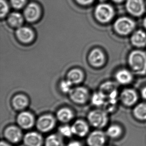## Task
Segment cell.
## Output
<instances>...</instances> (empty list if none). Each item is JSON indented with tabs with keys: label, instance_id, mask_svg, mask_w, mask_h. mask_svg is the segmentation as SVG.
<instances>
[{
	"label": "cell",
	"instance_id": "obj_1",
	"mask_svg": "<svg viewBox=\"0 0 146 146\" xmlns=\"http://www.w3.org/2000/svg\"><path fill=\"white\" fill-rule=\"evenodd\" d=\"M128 62L135 73L143 75L146 73V53L139 50L133 51L129 56Z\"/></svg>",
	"mask_w": 146,
	"mask_h": 146
},
{
	"label": "cell",
	"instance_id": "obj_2",
	"mask_svg": "<svg viewBox=\"0 0 146 146\" xmlns=\"http://www.w3.org/2000/svg\"><path fill=\"white\" fill-rule=\"evenodd\" d=\"M136 24L134 21L127 17L118 18L114 24L115 31L121 35H127L134 30Z\"/></svg>",
	"mask_w": 146,
	"mask_h": 146
},
{
	"label": "cell",
	"instance_id": "obj_3",
	"mask_svg": "<svg viewBox=\"0 0 146 146\" xmlns=\"http://www.w3.org/2000/svg\"><path fill=\"white\" fill-rule=\"evenodd\" d=\"M114 15V9L109 4H99L95 9V17L101 23H106L110 22Z\"/></svg>",
	"mask_w": 146,
	"mask_h": 146
},
{
	"label": "cell",
	"instance_id": "obj_4",
	"mask_svg": "<svg viewBox=\"0 0 146 146\" xmlns=\"http://www.w3.org/2000/svg\"><path fill=\"white\" fill-rule=\"evenodd\" d=\"M88 120L92 126L97 128H102L108 122L106 113L100 110L91 111L88 116Z\"/></svg>",
	"mask_w": 146,
	"mask_h": 146
},
{
	"label": "cell",
	"instance_id": "obj_5",
	"mask_svg": "<svg viewBox=\"0 0 146 146\" xmlns=\"http://www.w3.org/2000/svg\"><path fill=\"white\" fill-rule=\"evenodd\" d=\"M125 7L129 14L134 17H140L145 12L144 0H126Z\"/></svg>",
	"mask_w": 146,
	"mask_h": 146
},
{
	"label": "cell",
	"instance_id": "obj_6",
	"mask_svg": "<svg viewBox=\"0 0 146 146\" xmlns=\"http://www.w3.org/2000/svg\"><path fill=\"white\" fill-rule=\"evenodd\" d=\"M55 120L50 115H45L38 119L36 127L41 132L46 133L51 131L54 127Z\"/></svg>",
	"mask_w": 146,
	"mask_h": 146
},
{
	"label": "cell",
	"instance_id": "obj_7",
	"mask_svg": "<svg viewBox=\"0 0 146 146\" xmlns=\"http://www.w3.org/2000/svg\"><path fill=\"white\" fill-rule=\"evenodd\" d=\"M69 94L71 100L78 104L84 103L87 100L89 96V93L87 89L83 87L72 88Z\"/></svg>",
	"mask_w": 146,
	"mask_h": 146
},
{
	"label": "cell",
	"instance_id": "obj_8",
	"mask_svg": "<svg viewBox=\"0 0 146 146\" xmlns=\"http://www.w3.org/2000/svg\"><path fill=\"white\" fill-rule=\"evenodd\" d=\"M4 136L10 142L16 144L19 142L23 137L21 129L15 126H10L4 131Z\"/></svg>",
	"mask_w": 146,
	"mask_h": 146
},
{
	"label": "cell",
	"instance_id": "obj_9",
	"mask_svg": "<svg viewBox=\"0 0 146 146\" xmlns=\"http://www.w3.org/2000/svg\"><path fill=\"white\" fill-rule=\"evenodd\" d=\"M40 15V7L34 3L29 4L24 11L25 18L28 22H35L39 19Z\"/></svg>",
	"mask_w": 146,
	"mask_h": 146
},
{
	"label": "cell",
	"instance_id": "obj_10",
	"mask_svg": "<svg viewBox=\"0 0 146 146\" xmlns=\"http://www.w3.org/2000/svg\"><path fill=\"white\" fill-rule=\"evenodd\" d=\"M105 142L106 135L101 131H94L87 139V144L89 146H103Z\"/></svg>",
	"mask_w": 146,
	"mask_h": 146
},
{
	"label": "cell",
	"instance_id": "obj_11",
	"mask_svg": "<svg viewBox=\"0 0 146 146\" xmlns=\"http://www.w3.org/2000/svg\"><path fill=\"white\" fill-rule=\"evenodd\" d=\"M17 123L21 128L26 130L29 129L34 126L35 118L31 113L23 112L18 115Z\"/></svg>",
	"mask_w": 146,
	"mask_h": 146
},
{
	"label": "cell",
	"instance_id": "obj_12",
	"mask_svg": "<svg viewBox=\"0 0 146 146\" xmlns=\"http://www.w3.org/2000/svg\"><path fill=\"white\" fill-rule=\"evenodd\" d=\"M24 143L26 146H42L44 139L40 133L31 132L27 133L24 137Z\"/></svg>",
	"mask_w": 146,
	"mask_h": 146
},
{
	"label": "cell",
	"instance_id": "obj_13",
	"mask_svg": "<svg viewBox=\"0 0 146 146\" xmlns=\"http://www.w3.org/2000/svg\"><path fill=\"white\" fill-rule=\"evenodd\" d=\"M16 36L18 40L23 43H29L34 38V34L30 28L21 27L16 31Z\"/></svg>",
	"mask_w": 146,
	"mask_h": 146
},
{
	"label": "cell",
	"instance_id": "obj_14",
	"mask_svg": "<svg viewBox=\"0 0 146 146\" xmlns=\"http://www.w3.org/2000/svg\"><path fill=\"white\" fill-rule=\"evenodd\" d=\"M88 59L89 62L92 66L100 67L104 63V54L100 49H93L89 54Z\"/></svg>",
	"mask_w": 146,
	"mask_h": 146
},
{
	"label": "cell",
	"instance_id": "obj_15",
	"mask_svg": "<svg viewBox=\"0 0 146 146\" xmlns=\"http://www.w3.org/2000/svg\"><path fill=\"white\" fill-rule=\"evenodd\" d=\"M73 135L79 137H83L88 134L89 126L87 123L83 120H77L73 123L71 126Z\"/></svg>",
	"mask_w": 146,
	"mask_h": 146
},
{
	"label": "cell",
	"instance_id": "obj_16",
	"mask_svg": "<svg viewBox=\"0 0 146 146\" xmlns=\"http://www.w3.org/2000/svg\"><path fill=\"white\" fill-rule=\"evenodd\" d=\"M121 99L124 104L126 106H131L136 102L138 96L134 90L125 89L121 93Z\"/></svg>",
	"mask_w": 146,
	"mask_h": 146
},
{
	"label": "cell",
	"instance_id": "obj_17",
	"mask_svg": "<svg viewBox=\"0 0 146 146\" xmlns=\"http://www.w3.org/2000/svg\"><path fill=\"white\" fill-rule=\"evenodd\" d=\"M133 45L137 47H144L146 45V33L142 30H138L133 34L131 38Z\"/></svg>",
	"mask_w": 146,
	"mask_h": 146
},
{
	"label": "cell",
	"instance_id": "obj_18",
	"mask_svg": "<svg viewBox=\"0 0 146 146\" xmlns=\"http://www.w3.org/2000/svg\"><path fill=\"white\" fill-rule=\"evenodd\" d=\"M12 104L16 109L21 110L28 106L29 100L27 97L25 95L19 94L15 96L13 99Z\"/></svg>",
	"mask_w": 146,
	"mask_h": 146
},
{
	"label": "cell",
	"instance_id": "obj_19",
	"mask_svg": "<svg viewBox=\"0 0 146 146\" xmlns=\"http://www.w3.org/2000/svg\"><path fill=\"white\" fill-rule=\"evenodd\" d=\"M84 78L83 73L79 69H73L69 71L67 79L73 84H77L82 82Z\"/></svg>",
	"mask_w": 146,
	"mask_h": 146
},
{
	"label": "cell",
	"instance_id": "obj_20",
	"mask_svg": "<svg viewBox=\"0 0 146 146\" xmlns=\"http://www.w3.org/2000/svg\"><path fill=\"white\" fill-rule=\"evenodd\" d=\"M116 79L119 83L122 84H127L130 83L132 80V74L126 69H122L119 70L116 74Z\"/></svg>",
	"mask_w": 146,
	"mask_h": 146
},
{
	"label": "cell",
	"instance_id": "obj_21",
	"mask_svg": "<svg viewBox=\"0 0 146 146\" xmlns=\"http://www.w3.org/2000/svg\"><path fill=\"white\" fill-rule=\"evenodd\" d=\"M45 146H64L63 139L60 135L51 134L46 137L44 141Z\"/></svg>",
	"mask_w": 146,
	"mask_h": 146
},
{
	"label": "cell",
	"instance_id": "obj_22",
	"mask_svg": "<svg viewBox=\"0 0 146 146\" xmlns=\"http://www.w3.org/2000/svg\"><path fill=\"white\" fill-rule=\"evenodd\" d=\"M8 23L15 28H20L24 22V18L21 14L14 12L10 14L8 17Z\"/></svg>",
	"mask_w": 146,
	"mask_h": 146
},
{
	"label": "cell",
	"instance_id": "obj_23",
	"mask_svg": "<svg viewBox=\"0 0 146 146\" xmlns=\"http://www.w3.org/2000/svg\"><path fill=\"white\" fill-rule=\"evenodd\" d=\"M57 118L61 122L67 123L69 122L73 118V113L69 109L64 108L58 111Z\"/></svg>",
	"mask_w": 146,
	"mask_h": 146
},
{
	"label": "cell",
	"instance_id": "obj_24",
	"mask_svg": "<svg viewBox=\"0 0 146 146\" xmlns=\"http://www.w3.org/2000/svg\"><path fill=\"white\" fill-rule=\"evenodd\" d=\"M134 115L137 118L141 120H146V103H142L135 107Z\"/></svg>",
	"mask_w": 146,
	"mask_h": 146
},
{
	"label": "cell",
	"instance_id": "obj_25",
	"mask_svg": "<svg viewBox=\"0 0 146 146\" xmlns=\"http://www.w3.org/2000/svg\"><path fill=\"white\" fill-rule=\"evenodd\" d=\"M122 133L120 127L116 125H113L109 127L107 130L106 134L108 136L111 138H116Z\"/></svg>",
	"mask_w": 146,
	"mask_h": 146
},
{
	"label": "cell",
	"instance_id": "obj_26",
	"mask_svg": "<svg viewBox=\"0 0 146 146\" xmlns=\"http://www.w3.org/2000/svg\"><path fill=\"white\" fill-rule=\"evenodd\" d=\"M105 96L101 92L96 93L93 95L92 98V102L95 106H101L104 104Z\"/></svg>",
	"mask_w": 146,
	"mask_h": 146
},
{
	"label": "cell",
	"instance_id": "obj_27",
	"mask_svg": "<svg viewBox=\"0 0 146 146\" xmlns=\"http://www.w3.org/2000/svg\"><path fill=\"white\" fill-rule=\"evenodd\" d=\"M58 132L61 136L66 138H70L73 135L71 127L69 126L68 125H64L60 127L58 129Z\"/></svg>",
	"mask_w": 146,
	"mask_h": 146
},
{
	"label": "cell",
	"instance_id": "obj_28",
	"mask_svg": "<svg viewBox=\"0 0 146 146\" xmlns=\"http://www.w3.org/2000/svg\"><path fill=\"white\" fill-rule=\"evenodd\" d=\"M72 83L66 79L65 80L61 81V83L60 84V88L63 93H69L72 89Z\"/></svg>",
	"mask_w": 146,
	"mask_h": 146
},
{
	"label": "cell",
	"instance_id": "obj_29",
	"mask_svg": "<svg viewBox=\"0 0 146 146\" xmlns=\"http://www.w3.org/2000/svg\"><path fill=\"white\" fill-rule=\"evenodd\" d=\"M1 12H0V16L1 18H4L6 16L9 12V6L7 2L5 0H1Z\"/></svg>",
	"mask_w": 146,
	"mask_h": 146
},
{
	"label": "cell",
	"instance_id": "obj_30",
	"mask_svg": "<svg viewBox=\"0 0 146 146\" xmlns=\"http://www.w3.org/2000/svg\"><path fill=\"white\" fill-rule=\"evenodd\" d=\"M10 1L13 7L16 9H21L26 3V0H11Z\"/></svg>",
	"mask_w": 146,
	"mask_h": 146
},
{
	"label": "cell",
	"instance_id": "obj_31",
	"mask_svg": "<svg viewBox=\"0 0 146 146\" xmlns=\"http://www.w3.org/2000/svg\"><path fill=\"white\" fill-rule=\"evenodd\" d=\"M76 2L82 5H88L91 4L94 0H76Z\"/></svg>",
	"mask_w": 146,
	"mask_h": 146
},
{
	"label": "cell",
	"instance_id": "obj_32",
	"mask_svg": "<svg viewBox=\"0 0 146 146\" xmlns=\"http://www.w3.org/2000/svg\"><path fill=\"white\" fill-rule=\"evenodd\" d=\"M67 146H82L81 143L79 142L78 141H71V142L69 143Z\"/></svg>",
	"mask_w": 146,
	"mask_h": 146
},
{
	"label": "cell",
	"instance_id": "obj_33",
	"mask_svg": "<svg viewBox=\"0 0 146 146\" xmlns=\"http://www.w3.org/2000/svg\"><path fill=\"white\" fill-rule=\"evenodd\" d=\"M141 95L143 98L146 100V87H145L144 88H143L141 91Z\"/></svg>",
	"mask_w": 146,
	"mask_h": 146
},
{
	"label": "cell",
	"instance_id": "obj_34",
	"mask_svg": "<svg viewBox=\"0 0 146 146\" xmlns=\"http://www.w3.org/2000/svg\"><path fill=\"white\" fill-rule=\"evenodd\" d=\"M0 146H12L10 144H9L8 143L6 142V141H2L1 142L0 144Z\"/></svg>",
	"mask_w": 146,
	"mask_h": 146
},
{
	"label": "cell",
	"instance_id": "obj_35",
	"mask_svg": "<svg viewBox=\"0 0 146 146\" xmlns=\"http://www.w3.org/2000/svg\"><path fill=\"white\" fill-rule=\"evenodd\" d=\"M143 26L144 27V28L146 29V17L144 19V20H143Z\"/></svg>",
	"mask_w": 146,
	"mask_h": 146
},
{
	"label": "cell",
	"instance_id": "obj_36",
	"mask_svg": "<svg viewBox=\"0 0 146 146\" xmlns=\"http://www.w3.org/2000/svg\"><path fill=\"white\" fill-rule=\"evenodd\" d=\"M113 1L115 3H121L124 2L126 0H113Z\"/></svg>",
	"mask_w": 146,
	"mask_h": 146
},
{
	"label": "cell",
	"instance_id": "obj_37",
	"mask_svg": "<svg viewBox=\"0 0 146 146\" xmlns=\"http://www.w3.org/2000/svg\"><path fill=\"white\" fill-rule=\"evenodd\" d=\"M99 1L101 2H104V1H106V0H99Z\"/></svg>",
	"mask_w": 146,
	"mask_h": 146
},
{
	"label": "cell",
	"instance_id": "obj_38",
	"mask_svg": "<svg viewBox=\"0 0 146 146\" xmlns=\"http://www.w3.org/2000/svg\"><path fill=\"white\" fill-rule=\"evenodd\" d=\"M26 146L25 145H20V146Z\"/></svg>",
	"mask_w": 146,
	"mask_h": 146
},
{
	"label": "cell",
	"instance_id": "obj_39",
	"mask_svg": "<svg viewBox=\"0 0 146 146\" xmlns=\"http://www.w3.org/2000/svg\"></svg>",
	"mask_w": 146,
	"mask_h": 146
}]
</instances>
